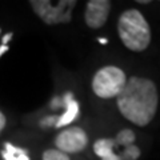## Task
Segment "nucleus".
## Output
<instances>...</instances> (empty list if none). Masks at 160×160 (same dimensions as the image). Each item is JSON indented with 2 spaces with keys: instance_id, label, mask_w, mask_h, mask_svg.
I'll use <instances>...</instances> for the list:
<instances>
[{
  "instance_id": "nucleus-12",
  "label": "nucleus",
  "mask_w": 160,
  "mask_h": 160,
  "mask_svg": "<svg viewBox=\"0 0 160 160\" xmlns=\"http://www.w3.org/2000/svg\"><path fill=\"white\" fill-rule=\"evenodd\" d=\"M58 120H59V116H56V115H51V116H46V118H43V119H42V122H40V127H42V128L56 127Z\"/></svg>"
},
{
  "instance_id": "nucleus-2",
  "label": "nucleus",
  "mask_w": 160,
  "mask_h": 160,
  "mask_svg": "<svg viewBox=\"0 0 160 160\" xmlns=\"http://www.w3.org/2000/svg\"><path fill=\"white\" fill-rule=\"evenodd\" d=\"M118 33L129 51L142 52L151 43V28L144 15L138 9H127L119 16Z\"/></svg>"
},
{
  "instance_id": "nucleus-10",
  "label": "nucleus",
  "mask_w": 160,
  "mask_h": 160,
  "mask_svg": "<svg viewBox=\"0 0 160 160\" xmlns=\"http://www.w3.org/2000/svg\"><path fill=\"white\" fill-rule=\"evenodd\" d=\"M113 139L116 140V143L120 147H127V146H131V144H135L136 136H135V132L132 131V129L124 128V129H122V131H119L118 135Z\"/></svg>"
},
{
  "instance_id": "nucleus-7",
  "label": "nucleus",
  "mask_w": 160,
  "mask_h": 160,
  "mask_svg": "<svg viewBox=\"0 0 160 160\" xmlns=\"http://www.w3.org/2000/svg\"><path fill=\"white\" fill-rule=\"evenodd\" d=\"M93 152L102 160H123L122 152H116V142H115V139L103 138L96 140L93 144Z\"/></svg>"
},
{
  "instance_id": "nucleus-16",
  "label": "nucleus",
  "mask_w": 160,
  "mask_h": 160,
  "mask_svg": "<svg viewBox=\"0 0 160 160\" xmlns=\"http://www.w3.org/2000/svg\"><path fill=\"white\" fill-rule=\"evenodd\" d=\"M98 40H99V43H102V44H107V43H108V40L104 39V38H99Z\"/></svg>"
},
{
  "instance_id": "nucleus-4",
  "label": "nucleus",
  "mask_w": 160,
  "mask_h": 160,
  "mask_svg": "<svg viewBox=\"0 0 160 160\" xmlns=\"http://www.w3.org/2000/svg\"><path fill=\"white\" fill-rule=\"evenodd\" d=\"M33 12L48 26L56 24H67L72 19V11L76 2L75 0H60V2H49V0H31L29 2Z\"/></svg>"
},
{
  "instance_id": "nucleus-5",
  "label": "nucleus",
  "mask_w": 160,
  "mask_h": 160,
  "mask_svg": "<svg viewBox=\"0 0 160 160\" xmlns=\"http://www.w3.org/2000/svg\"><path fill=\"white\" fill-rule=\"evenodd\" d=\"M56 149L64 153H79L86 149L88 144V136L86 131L80 127H68L60 131L55 139Z\"/></svg>"
},
{
  "instance_id": "nucleus-14",
  "label": "nucleus",
  "mask_w": 160,
  "mask_h": 160,
  "mask_svg": "<svg viewBox=\"0 0 160 160\" xmlns=\"http://www.w3.org/2000/svg\"><path fill=\"white\" fill-rule=\"evenodd\" d=\"M11 39H12V32H8V33H6V35H4V38H3V42H2V44H3V46H7V43H8Z\"/></svg>"
},
{
  "instance_id": "nucleus-15",
  "label": "nucleus",
  "mask_w": 160,
  "mask_h": 160,
  "mask_svg": "<svg viewBox=\"0 0 160 160\" xmlns=\"http://www.w3.org/2000/svg\"><path fill=\"white\" fill-rule=\"evenodd\" d=\"M0 32H2V31H0ZM7 51H8V46H0V58H2Z\"/></svg>"
},
{
  "instance_id": "nucleus-8",
  "label": "nucleus",
  "mask_w": 160,
  "mask_h": 160,
  "mask_svg": "<svg viewBox=\"0 0 160 160\" xmlns=\"http://www.w3.org/2000/svg\"><path fill=\"white\" fill-rule=\"evenodd\" d=\"M80 115V106H79V102H76L75 99H72L69 102L66 108H64V112L59 116L58 120V124L55 128H63V127H67L69 126L71 123H73L75 120L79 118Z\"/></svg>"
},
{
  "instance_id": "nucleus-3",
  "label": "nucleus",
  "mask_w": 160,
  "mask_h": 160,
  "mask_svg": "<svg viewBox=\"0 0 160 160\" xmlns=\"http://www.w3.org/2000/svg\"><path fill=\"white\" fill-rule=\"evenodd\" d=\"M127 76L123 69L115 66H107L100 68L93 75L92 91L102 99H112L123 91L127 84Z\"/></svg>"
},
{
  "instance_id": "nucleus-9",
  "label": "nucleus",
  "mask_w": 160,
  "mask_h": 160,
  "mask_svg": "<svg viewBox=\"0 0 160 160\" xmlns=\"http://www.w3.org/2000/svg\"><path fill=\"white\" fill-rule=\"evenodd\" d=\"M2 158L3 160H31L27 149L16 147L11 143L4 144V148L2 151Z\"/></svg>"
},
{
  "instance_id": "nucleus-6",
  "label": "nucleus",
  "mask_w": 160,
  "mask_h": 160,
  "mask_svg": "<svg viewBox=\"0 0 160 160\" xmlns=\"http://www.w3.org/2000/svg\"><path fill=\"white\" fill-rule=\"evenodd\" d=\"M109 11H111V2L108 0H89L86 4L84 22L89 28L98 29L107 23Z\"/></svg>"
},
{
  "instance_id": "nucleus-11",
  "label": "nucleus",
  "mask_w": 160,
  "mask_h": 160,
  "mask_svg": "<svg viewBox=\"0 0 160 160\" xmlns=\"http://www.w3.org/2000/svg\"><path fill=\"white\" fill-rule=\"evenodd\" d=\"M42 159L43 160H71L67 153H64L59 149H47L44 151L42 155Z\"/></svg>"
},
{
  "instance_id": "nucleus-17",
  "label": "nucleus",
  "mask_w": 160,
  "mask_h": 160,
  "mask_svg": "<svg viewBox=\"0 0 160 160\" xmlns=\"http://www.w3.org/2000/svg\"><path fill=\"white\" fill-rule=\"evenodd\" d=\"M138 3H140V4H149L148 0H138Z\"/></svg>"
},
{
  "instance_id": "nucleus-1",
  "label": "nucleus",
  "mask_w": 160,
  "mask_h": 160,
  "mask_svg": "<svg viewBox=\"0 0 160 160\" xmlns=\"http://www.w3.org/2000/svg\"><path fill=\"white\" fill-rule=\"evenodd\" d=\"M159 93L152 80L132 76L116 96L120 113L135 126L144 127L152 122L158 111Z\"/></svg>"
},
{
  "instance_id": "nucleus-13",
  "label": "nucleus",
  "mask_w": 160,
  "mask_h": 160,
  "mask_svg": "<svg viewBox=\"0 0 160 160\" xmlns=\"http://www.w3.org/2000/svg\"><path fill=\"white\" fill-rule=\"evenodd\" d=\"M4 127H6V116H4V113L0 111V132L4 129Z\"/></svg>"
}]
</instances>
